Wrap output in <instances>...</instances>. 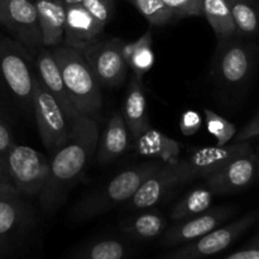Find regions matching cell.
Returning a JSON list of instances; mask_svg holds the SVG:
<instances>
[{
	"mask_svg": "<svg viewBox=\"0 0 259 259\" xmlns=\"http://www.w3.org/2000/svg\"><path fill=\"white\" fill-rule=\"evenodd\" d=\"M99 146V126L95 119L78 115L72 119L68 139L50 159L45 186L38 194L40 210L50 215L57 211L71 189L80 181Z\"/></svg>",
	"mask_w": 259,
	"mask_h": 259,
	"instance_id": "obj_1",
	"label": "cell"
},
{
	"mask_svg": "<svg viewBox=\"0 0 259 259\" xmlns=\"http://www.w3.org/2000/svg\"><path fill=\"white\" fill-rule=\"evenodd\" d=\"M62 73L66 90L78 115L98 118L103 108L101 86L80 51L65 43L51 48Z\"/></svg>",
	"mask_w": 259,
	"mask_h": 259,
	"instance_id": "obj_2",
	"label": "cell"
},
{
	"mask_svg": "<svg viewBox=\"0 0 259 259\" xmlns=\"http://www.w3.org/2000/svg\"><path fill=\"white\" fill-rule=\"evenodd\" d=\"M163 164L161 161H151L125 169L111 179L95 192L86 196L73 207L76 220H86L109 211L119 204L129 201L144 180Z\"/></svg>",
	"mask_w": 259,
	"mask_h": 259,
	"instance_id": "obj_3",
	"label": "cell"
},
{
	"mask_svg": "<svg viewBox=\"0 0 259 259\" xmlns=\"http://www.w3.org/2000/svg\"><path fill=\"white\" fill-rule=\"evenodd\" d=\"M27 51L12 38H0V83L24 114L33 113L34 66Z\"/></svg>",
	"mask_w": 259,
	"mask_h": 259,
	"instance_id": "obj_4",
	"label": "cell"
},
{
	"mask_svg": "<svg viewBox=\"0 0 259 259\" xmlns=\"http://www.w3.org/2000/svg\"><path fill=\"white\" fill-rule=\"evenodd\" d=\"M255 63L254 47L240 35L217 39L212 75L222 86L238 89L250 78Z\"/></svg>",
	"mask_w": 259,
	"mask_h": 259,
	"instance_id": "obj_5",
	"label": "cell"
},
{
	"mask_svg": "<svg viewBox=\"0 0 259 259\" xmlns=\"http://www.w3.org/2000/svg\"><path fill=\"white\" fill-rule=\"evenodd\" d=\"M258 219V210L248 212L239 219L220 225L199 239L174 248L158 259H205L219 254L245 234Z\"/></svg>",
	"mask_w": 259,
	"mask_h": 259,
	"instance_id": "obj_6",
	"label": "cell"
},
{
	"mask_svg": "<svg viewBox=\"0 0 259 259\" xmlns=\"http://www.w3.org/2000/svg\"><path fill=\"white\" fill-rule=\"evenodd\" d=\"M50 159L28 146L13 144L5 159V176L9 184L24 196H37L45 186Z\"/></svg>",
	"mask_w": 259,
	"mask_h": 259,
	"instance_id": "obj_7",
	"label": "cell"
},
{
	"mask_svg": "<svg viewBox=\"0 0 259 259\" xmlns=\"http://www.w3.org/2000/svg\"><path fill=\"white\" fill-rule=\"evenodd\" d=\"M33 114L40 141L52 156L67 142L72 120H68L56 99L40 83L35 71L33 82Z\"/></svg>",
	"mask_w": 259,
	"mask_h": 259,
	"instance_id": "obj_8",
	"label": "cell"
},
{
	"mask_svg": "<svg viewBox=\"0 0 259 259\" xmlns=\"http://www.w3.org/2000/svg\"><path fill=\"white\" fill-rule=\"evenodd\" d=\"M124 43L120 38L113 37L99 39L80 50L101 88H118L125 81L129 68L123 57Z\"/></svg>",
	"mask_w": 259,
	"mask_h": 259,
	"instance_id": "obj_9",
	"label": "cell"
},
{
	"mask_svg": "<svg viewBox=\"0 0 259 259\" xmlns=\"http://www.w3.org/2000/svg\"><path fill=\"white\" fill-rule=\"evenodd\" d=\"M0 24L28 52L32 60L43 48L37 9L32 0H3Z\"/></svg>",
	"mask_w": 259,
	"mask_h": 259,
	"instance_id": "obj_10",
	"label": "cell"
},
{
	"mask_svg": "<svg viewBox=\"0 0 259 259\" xmlns=\"http://www.w3.org/2000/svg\"><path fill=\"white\" fill-rule=\"evenodd\" d=\"M194 181L191 171L185 159L163 163L157 171L147 177L126 205L131 210H146L158 204L169 191L177 186Z\"/></svg>",
	"mask_w": 259,
	"mask_h": 259,
	"instance_id": "obj_11",
	"label": "cell"
},
{
	"mask_svg": "<svg viewBox=\"0 0 259 259\" xmlns=\"http://www.w3.org/2000/svg\"><path fill=\"white\" fill-rule=\"evenodd\" d=\"M235 211L237 210L232 206L210 207L202 214L176 222L174 227L163 233L161 244L166 248H176L199 239L200 237L224 224L235 214Z\"/></svg>",
	"mask_w": 259,
	"mask_h": 259,
	"instance_id": "obj_12",
	"label": "cell"
},
{
	"mask_svg": "<svg viewBox=\"0 0 259 259\" xmlns=\"http://www.w3.org/2000/svg\"><path fill=\"white\" fill-rule=\"evenodd\" d=\"M257 180L255 152L242 154L205 179V185L214 194H232L249 186Z\"/></svg>",
	"mask_w": 259,
	"mask_h": 259,
	"instance_id": "obj_13",
	"label": "cell"
},
{
	"mask_svg": "<svg viewBox=\"0 0 259 259\" xmlns=\"http://www.w3.org/2000/svg\"><path fill=\"white\" fill-rule=\"evenodd\" d=\"M252 151L250 142H233L232 144L225 146L215 144L212 147H202L196 149L185 161L189 164L195 181L199 179H206L209 175L217 172L234 158Z\"/></svg>",
	"mask_w": 259,
	"mask_h": 259,
	"instance_id": "obj_14",
	"label": "cell"
},
{
	"mask_svg": "<svg viewBox=\"0 0 259 259\" xmlns=\"http://www.w3.org/2000/svg\"><path fill=\"white\" fill-rule=\"evenodd\" d=\"M33 61H34V71L38 80L45 86L46 90L56 99L68 120L71 121L76 116H78V113L76 111L70 95L66 90L60 66L51 48L43 47Z\"/></svg>",
	"mask_w": 259,
	"mask_h": 259,
	"instance_id": "obj_15",
	"label": "cell"
},
{
	"mask_svg": "<svg viewBox=\"0 0 259 259\" xmlns=\"http://www.w3.org/2000/svg\"><path fill=\"white\" fill-rule=\"evenodd\" d=\"M105 25L95 19L81 5L66 7V25L63 43L80 51L96 42L103 35Z\"/></svg>",
	"mask_w": 259,
	"mask_h": 259,
	"instance_id": "obj_16",
	"label": "cell"
},
{
	"mask_svg": "<svg viewBox=\"0 0 259 259\" xmlns=\"http://www.w3.org/2000/svg\"><path fill=\"white\" fill-rule=\"evenodd\" d=\"M132 137L129 133L121 111H114L110 116L99 146L96 149V159L100 164H109L123 156L131 147Z\"/></svg>",
	"mask_w": 259,
	"mask_h": 259,
	"instance_id": "obj_17",
	"label": "cell"
},
{
	"mask_svg": "<svg viewBox=\"0 0 259 259\" xmlns=\"http://www.w3.org/2000/svg\"><path fill=\"white\" fill-rule=\"evenodd\" d=\"M131 133L132 142L141 136L146 129L151 128L148 111H147V99L144 94V86L142 78L132 73L126 89L125 100L121 111Z\"/></svg>",
	"mask_w": 259,
	"mask_h": 259,
	"instance_id": "obj_18",
	"label": "cell"
},
{
	"mask_svg": "<svg viewBox=\"0 0 259 259\" xmlns=\"http://www.w3.org/2000/svg\"><path fill=\"white\" fill-rule=\"evenodd\" d=\"M43 47L53 48L63 43L66 5L62 0H34Z\"/></svg>",
	"mask_w": 259,
	"mask_h": 259,
	"instance_id": "obj_19",
	"label": "cell"
},
{
	"mask_svg": "<svg viewBox=\"0 0 259 259\" xmlns=\"http://www.w3.org/2000/svg\"><path fill=\"white\" fill-rule=\"evenodd\" d=\"M30 209L20 199L19 192L9 184H0V237L10 234L27 225Z\"/></svg>",
	"mask_w": 259,
	"mask_h": 259,
	"instance_id": "obj_20",
	"label": "cell"
},
{
	"mask_svg": "<svg viewBox=\"0 0 259 259\" xmlns=\"http://www.w3.org/2000/svg\"><path fill=\"white\" fill-rule=\"evenodd\" d=\"M134 149L144 157H149L163 163L179 161L181 146L174 138H169L162 132L151 128L146 129L133 141Z\"/></svg>",
	"mask_w": 259,
	"mask_h": 259,
	"instance_id": "obj_21",
	"label": "cell"
},
{
	"mask_svg": "<svg viewBox=\"0 0 259 259\" xmlns=\"http://www.w3.org/2000/svg\"><path fill=\"white\" fill-rule=\"evenodd\" d=\"M167 220L158 211H144L129 218L121 223L124 234L137 240H151L164 233Z\"/></svg>",
	"mask_w": 259,
	"mask_h": 259,
	"instance_id": "obj_22",
	"label": "cell"
},
{
	"mask_svg": "<svg viewBox=\"0 0 259 259\" xmlns=\"http://www.w3.org/2000/svg\"><path fill=\"white\" fill-rule=\"evenodd\" d=\"M123 57L134 76L142 78L154 63L152 48V30L148 29L134 42L124 43Z\"/></svg>",
	"mask_w": 259,
	"mask_h": 259,
	"instance_id": "obj_23",
	"label": "cell"
},
{
	"mask_svg": "<svg viewBox=\"0 0 259 259\" xmlns=\"http://www.w3.org/2000/svg\"><path fill=\"white\" fill-rule=\"evenodd\" d=\"M214 195L206 185L191 190L174 205L169 218L174 222H181L202 214L212 206Z\"/></svg>",
	"mask_w": 259,
	"mask_h": 259,
	"instance_id": "obj_24",
	"label": "cell"
},
{
	"mask_svg": "<svg viewBox=\"0 0 259 259\" xmlns=\"http://www.w3.org/2000/svg\"><path fill=\"white\" fill-rule=\"evenodd\" d=\"M202 17L206 18L217 39L237 35L228 0H202Z\"/></svg>",
	"mask_w": 259,
	"mask_h": 259,
	"instance_id": "obj_25",
	"label": "cell"
},
{
	"mask_svg": "<svg viewBox=\"0 0 259 259\" xmlns=\"http://www.w3.org/2000/svg\"><path fill=\"white\" fill-rule=\"evenodd\" d=\"M237 34L253 37L259 32V12L250 0H228Z\"/></svg>",
	"mask_w": 259,
	"mask_h": 259,
	"instance_id": "obj_26",
	"label": "cell"
},
{
	"mask_svg": "<svg viewBox=\"0 0 259 259\" xmlns=\"http://www.w3.org/2000/svg\"><path fill=\"white\" fill-rule=\"evenodd\" d=\"M129 249L118 239H100L81 248L70 259H126Z\"/></svg>",
	"mask_w": 259,
	"mask_h": 259,
	"instance_id": "obj_27",
	"label": "cell"
},
{
	"mask_svg": "<svg viewBox=\"0 0 259 259\" xmlns=\"http://www.w3.org/2000/svg\"><path fill=\"white\" fill-rule=\"evenodd\" d=\"M151 25L162 27L174 20L171 10L162 0H128Z\"/></svg>",
	"mask_w": 259,
	"mask_h": 259,
	"instance_id": "obj_28",
	"label": "cell"
},
{
	"mask_svg": "<svg viewBox=\"0 0 259 259\" xmlns=\"http://www.w3.org/2000/svg\"><path fill=\"white\" fill-rule=\"evenodd\" d=\"M205 123H206L207 132L217 139V146H225L229 144L234 139L238 128L235 124L219 115L211 109H204Z\"/></svg>",
	"mask_w": 259,
	"mask_h": 259,
	"instance_id": "obj_29",
	"label": "cell"
},
{
	"mask_svg": "<svg viewBox=\"0 0 259 259\" xmlns=\"http://www.w3.org/2000/svg\"><path fill=\"white\" fill-rule=\"evenodd\" d=\"M62 3L66 7L81 5L105 27L115 12V0H62Z\"/></svg>",
	"mask_w": 259,
	"mask_h": 259,
	"instance_id": "obj_30",
	"label": "cell"
},
{
	"mask_svg": "<svg viewBox=\"0 0 259 259\" xmlns=\"http://www.w3.org/2000/svg\"><path fill=\"white\" fill-rule=\"evenodd\" d=\"M171 10L174 19L202 17V0H162Z\"/></svg>",
	"mask_w": 259,
	"mask_h": 259,
	"instance_id": "obj_31",
	"label": "cell"
},
{
	"mask_svg": "<svg viewBox=\"0 0 259 259\" xmlns=\"http://www.w3.org/2000/svg\"><path fill=\"white\" fill-rule=\"evenodd\" d=\"M13 139L8 126L0 120V184L8 182L5 176V159L13 146Z\"/></svg>",
	"mask_w": 259,
	"mask_h": 259,
	"instance_id": "obj_32",
	"label": "cell"
},
{
	"mask_svg": "<svg viewBox=\"0 0 259 259\" xmlns=\"http://www.w3.org/2000/svg\"><path fill=\"white\" fill-rule=\"evenodd\" d=\"M201 126V116L195 110H186L181 116L180 129L185 136H194Z\"/></svg>",
	"mask_w": 259,
	"mask_h": 259,
	"instance_id": "obj_33",
	"label": "cell"
},
{
	"mask_svg": "<svg viewBox=\"0 0 259 259\" xmlns=\"http://www.w3.org/2000/svg\"><path fill=\"white\" fill-rule=\"evenodd\" d=\"M259 136V113L255 116H253L252 120L248 121L242 129L237 132L233 142H250L253 138Z\"/></svg>",
	"mask_w": 259,
	"mask_h": 259,
	"instance_id": "obj_34",
	"label": "cell"
},
{
	"mask_svg": "<svg viewBox=\"0 0 259 259\" xmlns=\"http://www.w3.org/2000/svg\"><path fill=\"white\" fill-rule=\"evenodd\" d=\"M224 259H259V248H245Z\"/></svg>",
	"mask_w": 259,
	"mask_h": 259,
	"instance_id": "obj_35",
	"label": "cell"
},
{
	"mask_svg": "<svg viewBox=\"0 0 259 259\" xmlns=\"http://www.w3.org/2000/svg\"><path fill=\"white\" fill-rule=\"evenodd\" d=\"M247 248H259V233L248 243V247Z\"/></svg>",
	"mask_w": 259,
	"mask_h": 259,
	"instance_id": "obj_36",
	"label": "cell"
},
{
	"mask_svg": "<svg viewBox=\"0 0 259 259\" xmlns=\"http://www.w3.org/2000/svg\"><path fill=\"white\" fill-rule=\"evenodd\" d=\"M255 156H257V180L259 181V148L255 152Z\"/></svg>",
	"mask_w": 259,
	"mask_h": 259,
	"instance_id": "obj_37",
	"label": "cell"
},
{
	"mask_svg": "<svg viewBox=\"0 0 259 259\" xmlns=\"http://www.w3.org/2000/svg\"><path fill=\"white\" fill-rule=\"evenodd\" d=\"M2 3H3V0H0V7H2Z\"/></svg>",
	"mask_w": 259,
	"mask_h": 259,
	"instance_id": "obj_38",
	"label": "cell"
}]
</instances>
